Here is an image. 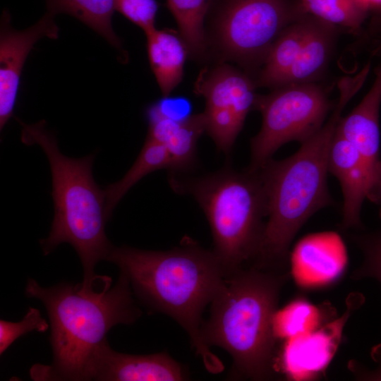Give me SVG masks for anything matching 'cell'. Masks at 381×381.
Listing matches in <instances>:
<instances>
[{
  "mask_svg": "<svg viewBox=\"0 0 381 381\" xmlns=\"http://www.w3.org/2000/svg\"><path fill=\"white\" fill-rule=\"evenodd\" d=\"M176 193L190 195L209 223L212 249L226 278L250 265L258 252L267 219L266 198L258 171H242L227 166L201 175L169 172Z\"/></svg>",
  "mask_w": 381,
  "mask_h": 381,
  "instance_id": "cell-6",
  "label": "cell"
},
{
  "mask_svg": "<svg viewBox=\"0 0 381 381\" xmlns=\"http://www.w3.org/2000/svg\"><path fill=\"white\" fill-rule=\"evenodd\" d=\"M145 34L150 68L162 97H169L183 79L188 47L173 30L155 28Z\"/></svg>",
  "mask_w": 381,
  "mask_h": 381,
  "instance_id": "cell-16",
  "label": "cell"
},
{
  "mask_svg": "<svg viewBox=\"0 0 381 381\" xmlns=\"http://www.w3.org/2000/svg\"><path fill=\"white\" fill-rule=\"evenodd\" d=\"M21 125V141L39 145L47 155L52 178L54 214L48 236L40 243L44 255L68 243L75 249L83 271V283L90 285L97 262L106 260L112 247L105 233L108 219L104 190L92 175L94 155L72 158L63 155L44 120Z\"/></svg>",
  "mask_w": 381,
  "mask_h": 381,
  "instance_id": "cell-5",
  "label": "cell"
},
{
  "mask_svg": "<svg viewBox=\"0 0 381 381\" xmlns=\"http://www.w3.org/2000/svg\"><path fill=\"white\" fill-rule=\"evenodd\" d=\"M47 12L68 14L92 29L111 46L123 52L122 44L112 27L115 0H45Z\"/></svg>",
  "mask_w": 381,
  "mask_h": 381,
  "instance_id": "cell-19",
  "label": "cell"
},
{
  "mask_svg": "<svg viewBox=\"0 0 381 381\" xmlns=\"http://www.w3.org/2000/svg\"><path fill=\"white\" fill-rule=\"evenodd\" d=\"M369 200L379 207V216L381 219V181L370 196Z\"/></svg>",
  "mask_w": 381,
  "mask_h": 381,
  "instance_id": "cell-26",
  "label": "cell"
},
{
  "mask_svg": "<svg viewBox=\"0 0 381 381\" xmlns=\"http://www.w3.org/2000/svg\"><path fill=\"white\" fill-rule=\"evenodd\" d=\"M111 277L96 275L91 285L60 282L41 286L28 278L25 294L44 304L49 319L50 365L30 369L35 380H86L95 348L114 326L134 323L141 311L133 299L130 283L120 273L112 286Z\"/></svg>",
  "mask_w": 381,
  "mask_h": 381,
  "instance_id": "cell-2",
  "label": "cell"
},
{
  "mask_svg": "<svg viewBox=\"0 0 381 381\" xmlns=\"http://www.w3.org/2000/svg\"><path fill=\"white\" fill-rule=\"evenodd\" d=\"M289 271L244 267L226 278L201 326L204 344L232 358V375L270 380L277 374L274 322Z\"/></svg>",
  "mask_w": 381,
  "mask_h": 381,
  "instance_id": "cell-3",
  "label": "cell"
},
{
  "mask_svg": "<svg viewBox=\"0 0 381 381\" xmlns=\"http://www.w3.org/2000/svg\"><path fill=\"white\" fill-rule=\"evenodd\" d=\"M310 15L288 25L272 44L254 78L257 87L271 90L284 86L306 40Z\"/></svg>",
  "mask_w": 381,
  "mask_h": 381,
  "instance_id": "cell-18",
  "label": "cell"
},
{
  "mask_svg": "<svg viewBox=\"0 0 381 381\" xmlns=\"http://www.w3.org/2000/svg\"><path fill=\"white\" fill-rule=\"evenodd\" d=\"M332 105L317 83L289 84L258 95L254 110L262 115L260 131L250 140V171H256L291 141L300 143L325 124Z\"/></svg>",
  "mask_w": 381,
  "mask_h": 381,
  "instance_id": "cell-8",
  "label": "cell"
},
{
  "mask_svg": "<svg viewBox=\"0 0 381 381\" xmlns=\"http://www.w3.org/2000/svg\"><path fill=\"white\" fill-rule=\"evenodd\" d=\"M106 260L119 268L140 303L180 325L210 373L223 370L222 363L201 337L202 314L226 279L212 250L184 238L167 250L113 246Z\"/></svg>",
  "mask_w": 381,
  "mask_h": 381,
  "instance_id": "cell-1",
  "label": "cell"
},
{
  "mask_svg": "<svg viewBox=\"0 0 381 381\" xmlns=\"http://www.w3.org/2000/svg\"><path fill=\"white\" fill-rule=\"evenodd\" d=\"M186 368L167 352L148 355L120 353L103 340L91 357L86 380L181 381L186 380Z\"/></svg>",
  "mask_w": 381,
  "mask_h": 381,
  "instance_id": "cell-11",
  "label": "cell"
},
{
  "mask_svg": "<svg viewBox=\"0 0 381 381\" xmlns=\"http://www.w3.org/2000/svg\"><path fill=\"white\" fill-rule=\"evenodd\" d=\"M163 169L171 170L170 157L164 146L147 136L136 160L123 178L104 189L108 219H110L117 204L133 186L147 174Z\"/></svg>",
  "mask_w": 381,
  "mask_h": 381,
  "instance_id": "cell-20",
  "label": "cell"
},
{
  "mask_svg": "<svg viewBox=\"0 0 381 381\" xmlns=\"http://www.w3.org/2000/svg\"><path fill=\"white\" fill-rule=\"evenodd\" d=\"M49 325L44 319L38 309L30 307L22 320L17 322L0 320V354L2 355L7 349L21 336L37 330L44 332Z\"/></svg>",
  "mask_w": 381,
  "mask_h": 381,
  "instance_id": "cell-24",
  "label": "cell"
},
{
  "mask_svg": "<svg viewBox=\"0 0 381 381\" xmlns=\"http://www.w3.org/2000/svg\"><path fill=\"white\" fill-rule=\"evenodd\" d=\"M301 9L339 30L361 35L370 8L365 0H296Z\"/></svg>",
  "mask_w": 381,
  "mask_h": 381,
  "instance_id": "cell-22",
  "label": "cell"
},
{
  "mask_svg": "<svg viewBox=\"0 0 381 381\" xmlns=\"http://www.w3.org/2000/svg\"><path fill=\"white\" fill-rule=\"evenodd\" d=\"M370 11H374L381 15V0H365ZM381 20V19H380Z\"/></svg>",
  "mask_w": 381,
  "mask_h": 381,
  "instance_id": "cell-28",
  "label": "cell"
},
{
  "mask_svg": "<svg viewBox=\"0 0 381 381\" xmlns=\"http://www.w3.org/2000/svg\"><path fill=\"white\" fill-rule=\"evenodd\" d=\"M380 106L381 60L368 92L349 114L341 117L337 126V131L353 145L365 162L371 184L368 200L381 181Z\"/></svg>",
  "mask_w": 381,
  "mask_h": 381,
  "instance_id": "cell-12",
  "label": "cell"
},
{
  "mask_svg": "<svg viewBox=\"0 0 381 381\" xmlns=\"http://www.w3.org/2000/svg\"><path fill=\"white\" fill-rule=\"evenodd\" d=\"M305 14L296 0H214L206 18L207 59L236 63L254 79L277 37Z\"/></svg>",
  "mask_w": 381,
  "mask_h": 381,
  "instance_id": "cell-7",
  "label": "cell"
},
{
  "mask_svg": "<svg viewBox=\"0 0 381 381\" xmlns=\"http://www.w3.org/2000/svg\"><path fill=\"white\" fill-rule=\"evenodd\" d=\"M116 11L140 28L143 32L154 29L158 11L156 0H115Z\"/></svg>",
  "mask_w": 381,
  "mask_h": 381,
  "instance_id": "cell-25",
  "label": "cell"
},
{
  "mask_svg": "<svg viewBox=\"0 0 381 381\" xmlns=\"http://www.w3.org/2000/svg\"><path fill=\"white\" fill-rule=\"evenodd\" d=\"M380 26H376L375 30H374V42L375 44V48L373 52V54L381 51V23Z\"/></svg>",
  "mask_w": 381,
  "mask_h": 381,
  "instance_id": "cell-27",
  "label": "cell"
},
{
  "mask_svg": "<svg viewBox=\"0 0 381 381\" xmlns=\"http://www.w3.org/2000/svg\"><path fill=\"white\" fill-rule=\"evenodd\" d=\"M147 137L164 147L171 161L169 172L184 173L193 167L197 143L206 131L203 113L176 116L164 112L157 102L145 111Z\"/></svg>",
  "mask_w": 381,
  "mask_h": 381,
  "instance_id": "cell-13",
  "label": "cell"
},
{
  "mask_svg": "<svg viewBox=\"0 0 381 381\" xmlns=\"http://www.w3.org/2000/svg\"><path fill=\"white\" fill-rule=\"evenodd\" d=\"M351 238L363 256L361 265L353 272L351 279L373 278L381 284V230L353 234ZM370 353L375 362L381 363V343L373 347Z\"/></svg>",
  "mask_w": 381,
  "mask_h": 381,
  "instance_id": "cell-23",
  "label": "cell"
},
{
  "mask_svg": "<svg viewBox=\"0 0 381 381\" xmlns=\"http://www.w3.org/2000/svg\"><path fill=\"white\" fill-rule=\"evenodd\" d=\"M327 167L329 173L338 179L343 194L341 227L362 228L361 212L363 203L370 193V177L356 149L337 128L329 148Z\"/></svg>",
  "mask_w": 381,
  "mask_h": 381,
  "instance_id": "cell-14",
  "label": "cell"
},
{
  "mask_svg": "<svg viewBox=\"0 0 381 381\" xmlns=\"http://www.w3.org/2000/svg\"><path fill=\"white\" fill-rule=\"evenodd\" d=\"M345 263L344 248L338 236L332 233L303 238L294 255L295 274L303 284L332 282L342 272Z\"/></svg>",
  "mask_w": 381,
  "mask_h": 381,
  "instance_id": "cell-15",
  "label": "cell"
},
{
  "mask_svg": "<svg viewBox=\"0 0 381 381\" xmlns=\"http://www.w3.org/2000/svg\"><path fill=\"white\" fill-rule=\"evenodd\" d=\"M306 40L286 85L317 83L329 66L340 31L310 16Z\"/></svg>",
  "mask_w": 381,
  "mask_h": 381,
  "instance_id": "cell-17",
  "label": "cell"
},
{
  "mask_svg": "<svg viewBox=\"0 0 381 381\" xmlns=\"http://www.w3.org/2000/svg\"><path fill=\"white\" fill-rule=\"evenodd\" d=\"M7 9L0 20V129L13 116L21 73L35 44L44 37H59V28L54 15L47 12L37 23L18 30L11 23Z\"/></svg>",
  "mask_w": 381,
  "mask_h": 381,
  "instance_id": "cell-10",
  "label": "cell"
},
{
  "mask_svg": "<svg viewBox=\"0 0 381 381\" xmlns=\"http://www.w3.org/2000/svg\"><path fill=\"white\" fill-rule=\"evenodd\" d=\"M214 0H167L178 25L179 32L198 62L207 59L205 22Z\"/></svg>",
  "mask_w": 381,
  "mask_h": 381,
  "instance_id": "cell-21",
  "label": "cell"
},
{
  "mask_svg": "<svg viewBox=\"0 0 381 381\" xmlns=\"http://www.w3.org/2000/svg\"><path fill=\"white\" fill-rule=\"evenodd\" d=\"M256 88L249 74L226 62L200 72L194 90L205 100V132L219 151L231 150L248 114L254 110Z\"/></svg>",
  "mask_w": 381,
  "mask_h": 381,
  "instance_id": "cell-9",
  "label": "cell"
},
{
  "mask_svg": "<svg viewBox=\"0 0 381 381\" xmlns=\"http://www.w3.org/2000/svg\"><path fill=\"white\" fill-rule=\"evenodd\" d=\"M347 102L339 99L323 126L282 160L272 158L256 170L266 198L262 241L250 265L288 270L289 248L296 234L315 212L333 205L327 183L331 141Z\"/></svg>",
  "mask_w": 381,
  "mask_h": 381,
  "instance_id": "cell-4",
  "label": "cell"
}]
</instances>
